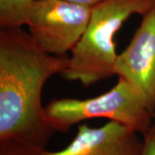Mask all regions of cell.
Instances as JSON below:
<instances>
[{"mask_svg": "<svg viewBox=\"0 0 155 155\" xmlns=\"http://www.w3.org/2000/svg\"><path fill=\"white\" fill-rule=\"evenodd\" d=\"M46 114L55 132L67 133L86 120L106 118L117 122L144 136L152 127L154 113L133 84L118 77L110 91L86 99L52 100L45 107Z\"/></svg>", "mask_w": 155, "mask_h": 155, "instance_id": "cell-3", "label": "cell"}, {"mask_svg": "<svg viewBox=\"0 0 155 155\" xmlns=\"http://www.w3.org/2000/svg\"><path fill=\"white\" fill-rule=\"evenodd\" d=\"M119 122L109 121L98 127L80 124L72 140L60 151L43 149L41 155H141L144 140Z\"/></svg>", "mask_w": 155, "mask_h": 155, "instance_id": "cell-6", "label": "cell"}, {"mask_svg": "<svg viewBox=\"0 0 155 155\" xmlns=\"http://www.w3.org/2000/svg\"><path fill=\"white\" fill-rule=\"evenodd\" d=\"M154 4L155 0H101L91 8L87 28L62 76L89 86L115 75L116 33L131 16H143Z\"/></svg>", "mask_w": 155, "mask_h": 155, "instance_id": "cell-2", "label": "cell"}, {"mask_svg": "<svg viewBox=\"0 0 155 155\" xmlns=\"http://www.w3.org/2000/svg\"><path fill=\"white\" fill-rule=\"evenodd\" d=\"M67 62V57L43 51L21 27L0 29V141L45 149L55 131L41 102L42 90Z\"/></svg>", "mask_w": 155, "mask_h": 155, "instance_id": "cell-1", "label": "cell"}, {"mask_svg": "<svg viewBox=\"0 0 155 155\" xmlns=\"http://www.w3.org/2000/svg\"><path fill=\"white\" fill-rule=\"evenodd\" d=\"M67 1L73 2V3H77V4L83 5L93 7V6L96 5L97 4H98L101 0H67Z\"/></svg>", "mask_w": 155, "mask_h": 155, "instance_id": "cell-10", "label": "cell"}, {"mask_svg": "<svg viewBox=\"0 0 155 155\" xmlns=\"http://www.w3.org/2000/svg\"><path fill=\"white\" fill-rule=\"evenodd\" d=\"M35 0H0V27L18 28L26 25L28 11Z\"/></svg>", "mask_w": 155, "mask_h": 155, "instance_id": "cell-7", "label": "cell"}, {"mask_svg": "<svg viewBox=\"0 0 155 155\" xmlns=\"http://www.w3.org/2000/svg\"><path fill=\"white\" fill-rule=\"evenodd\" d=\"M42 150L16 141H0V155H41Z\"/></svg>", "mask_w": 155, "mask_h": 155, "instance_id": "cell-8", "label": "cell"}, {"mask_svg": "<svg viewBox=\"0 0 155 155\" xmlns=\"http://www.w3.org/2000/svg\"><path fill=\"white\" fill-rule=\"evenodd\" d=\"M91 8L67 0H35L27 17L28 34L46 53L65 56L83 36Z\"/></svg>", "mask_w": 155, "mask_h": 155, "instance_id": "cell-4", "label": "cell"}, {"mask_svg": "<svg viewBox=\"0 0 155 155\" xmlns=\"http://www.w3.org/2000/svg\"><path fill=\"white\" fill-rule=\"evenodd\" d=\"M143 137L144 148L141 155H155V122Z\"/></svg>", "mask_w": 155, "mask_h": 155, "instance_id": "cell-9", "label": "cell"}, {"mask_svg": "<svg viewBox=\"0 0 155 155\" xmlns=\"http://www.w3.org/2000/svg\"><path fill=\"white\" fill-rule=\"evenodd\" d=\"M115 72L133 84L155 110V4L142 16L129 44L117 55Z\"/></svg>", "mask_w": 155, "mask_h": 155, "instance_id": "cell-5", "label": "cell"}, {"mask_svg": "<svg viewBox=\"0 0 155 155\" xmlns=\"http://www.w3.org/2000/svg\"><path fill=\"white\" fill-rule=\"evenodd\" d=\"M154 119H155V110H154Z\"/></svg>", "mask_w": 155, "mask_h": 155, "instance_id": "cell-11", "label": "cell"}]
</instances>
